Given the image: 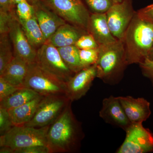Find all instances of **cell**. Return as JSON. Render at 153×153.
I'll return each mask as SVG.
<instances>
[{
    "label": "cell",
    "instance_id": "32",
    "mask_svg": "<svg viewBox=\"0 0 153 153\" xmlns=\"http://www.w3.org/2000/svg\"><path fill=\"white\" fill-rule=\"evenodd\" d=\"M137 13L141 18L153 23V4L141 9Z\"/></svg>",
    "mask_w": 153,
    "mask_h": 153
},
{
    "label": "cell",
    "instance_id": "19",
    "mask_svg": "<svg viewBox=\"0 0 153 153\" xmlns=\"http://www.w3.org/2000/svg\"><path fill=\"white\" fill-rule=\"evenodd\" d=\"M29 66V64L24 60L14 56L0 76L12 85L24 86L23 83L27 74Z\"/></svg>",
    "mask_w": 153,
    "mask_h": 153
},
{
    "label": "cell",
    "instance_id": "13",
    "mask_svg": "<svg viewBox=\"0 0 153 153\" xmlns=\"http://www.w3.org/2000/svg\"><path fill=\"white\" fill-rule=\"evenodd\" d=\"M99 116L106 123L120 128L125 131L131 124L118 97L111 95L103 100Z\"/></svg>",
    "mask_w": 153,
    "mask_h": 153
},
{
    "label": "cell",
    "instance_id": "23",
    "mask_svg": "<svg viewBox=\"0 0 153 153\" xmlns=\"http://www.w3.org/2000/svg\"><path fill=\"white\" fill-rule=\"evenodd\" d=\"M8 33L1 34L0 39V75L11 63L14 57Z\"/></svg>",
    "mask_w": 153,
    "mask_h": 153
},
{
    "label": "cell",
    "instance_id": "12",
    "mask_svg": "<svg viewBox=\"0 0 153 153\" xmlns=\"http://www.w3.org/2000/svg\"><path fill=\"white\" fill-rule=\"evenodd\" d=\"M96 65L82 68L76 72L66 82V95L71 102L76 101L85 95L97 77Z\"/></svg>",
    "mask_w": 153,
    "mask_h": 153
},
{
    "label": "cell",
    "instance_id": "16",
    "mask_svg": "<svg viewBox=\"0 0 153 153\" xmlns=\"http://www.w3.org/2000/svg\"><path fill=\"white\" fill-rule=\"evenodd\" d=\"M88 32L93 36L99 46L110 44L117 40L111 32L106 13L91 14Z\"/></svg>",
    "mask_w": 153,
    "mask_h": 153
},
{
    "label": "cell",
    "instance_id": "26",
    "mask_svg": "<svg viewBox=\"0 0 153 153\" xmlns=\"http://www.w3.org/2000/svg\"><path fill=\"white\" fill-rule=\"evenodd\" d=\"M16 5V13L19 19L28 20L35 15L34 6L29 4L27 0H23Z\"/></svg>",
    "mask_w": 153,
    "mask_h": 153
},
{
    "label": "cell",
    "instance_id": "36",
    "mask_svg": "<svg viewBox=\"0 0 153 153\" xmlns=\"http://www.w3.org/2000/svg\"><path fill=\"white\" fill-rule=\"evenodd\" d=\"M123 1V0H113V1L114 4L121 2H122Z\"/></svg>",
    "mask_w": 153,
    "mask_h": 153
},
{
    "label": "cell",
    "instance_id": "11",
    "mask_svg": "<svg viewBox=\"0 0 153 153\" xmlns=\"http://www.w3.org/2000/svg\"><path fill=\"white\" fill-rule=\"evenodd\" d=\"M8 34L13 47L14 56L29 64L36 63L37 50L30 44L18 18H16L15 15L9 25Z\"/></svg>",
    "mask_w": 153,
    "mask_h": 153
},
{
    "label": "cell",
    "instance_id": "17",
    "mask_svg": "<svg viewBox=\"0 0 153 153\" xmlns=\"http://www.w3.org/2000/svg\"><path fill=\"white\" fill-rule=\"evenodd\" d=\"M88 33L85 30L66 23L60 26L46 43L57 48L74 45L81 36Z\"/></svg>",
    "mask_w": 153,
    "mask_h": 153
},
{
    "label": "cell",
    "instance_id": "27",
    "mask_svg": "<svg viewBox=\"0 0 153 153\" xmlns=\"http://www.w3.org/2000/svg\"><path fill=\"white\" fill-rule=\"evenodd\" d=\"M74 45L79 49H97L99 47L93 36L89 33L81 36Z\"/></svg>",
    "mask_w": 153,
    "mask_h": 153
},
{
    "label": "cell",
    "instance_id": "28",
    "mask_svg": "<svg viewBox=\"0 0 153 153\" xmlns=\"http://www.w3.org/2000/svg\"><path fill=\"white\" fill-rule=\"evenodd\" d=\"M8 110L0 107V134L1 135L8 131L13 126Z\"/></svg>",
    "mask_w": 153,
    "mask_h": 153
},
{
    "label": "cell",
    "instance_id": "20",
    "mask_svg": "<svg viewBox=\"0 0 153 153\" xmlns=\"http://www.w3.org/2000/svg\"><path fill=\"white\" fill-rule=\"evenodd\" d=\"M18 19L28 41L35 49H39L46 43L44 34L35 15L28 20Z\"/></svg>",
    "mask_w": 153,
    "mask_h": 153
},
{
    "label": "cell",
    "instance_id": "37",
    "mask_svg": "<svg viewBox=\"0 0 153 153\" xmlns=\"http://www.w3.org/2000/svg\"><path fill=\"white\" fill-rule=\"evenodd\" d=\"M27 1H30V2H31L33 3V4H35L37 3L38 0H27Z\"/></svg>",
    "mask_w": 153,
    "mask_h": 153
},
{
    "label": "cell",
    "instance_id": "7",
    "mask_svg": "<svg viewBox=\"0 0 153 153\" xmlns=\"http://www.w3.org/2000/svg\"><path fill=\"white\" fill-rule=\"evenodd\" d=\"M70 102L71 101L65 94L44 96L35 115L25 125L35 128L49 125L59 116Z\"/></svg>",
    "mask_w": 153,
    "mask_h": 153
},
{
    "label": "cell",
    "instance_id": "33",
    "mask_svg": "<svg viewBox=\"0 0 153 153\" xmlns=\"http://www.w3.org/2000/svg\"><path fill=\"white\" fill-rule=\"evenodd\" d=\"M13 5L12 0H0V11L7 13L12 12Z\"/></svg>",
    "mask_w": 153,
    "mask_h": 153
},
{
    "label": "cell",
    "instance_id": "4",
    "mask_svg": "<svg viewBox=\"0 0 153 153\" xmlns=\"http://www.w3.org/2000/svg\"><path fill=\"white\" fill-rule=\"evenodd\" d=\"M49 125L41 128L13 126L1 135L0 153H13L17 150L33 146L47 147V136Z\"/></svg>",
    "mask_w": 153,
    "mask_h": 153
},
{
    "label": "cell",
    "instance_id": "25",
    "mask_svg": "<svg viewBox=\"0 0 153 153\" xmlns=\"http://www.w3.org/2000/svg\"><path fill=\"white\" fill-rule=\"evenodd\" d=\"M92 13H105L114 4L113 0H85Z\"/></svg>",
    "mask_w": 153,
    "mask_h": 153
},
{
    "label": "cell",
    "instance_id": "21",
    "mask_svg": "<svg viewBox=\"0 0 153 153\" xmlns=\"http://www.w3.org/2000/svg\"><path fill=\"white\" fill-rule=\"evenodd\" d=\"M39 95L30 88L22 87L0 101V107L7 110L15 108L29 102Z\"/></svg>",
    "mask_w": 153,
    "mask_h": 153
},
{
    "label": "cell",
    "instance_id": "3",
    "mask_svg": "<svg viewBox=\"0 0 153 153\" xmlns=\"http://www.w3.org/2000/svg\"><path fill=\"white\" fill-rule=\"evenodd\" d=\"M98 49V59L96 64L97 77L106 84H118L128 66L123 42L117 40L110 44L100 45Z\"/></svg>",
    "mask_w": 153,
    "mask_h": 153
},
{
    "label": "cell",
    "instance_id": "24",
    "mask_svg": "<svg viewBox=\"0 0 153 153\" xmlns=\"http://www.w3.org/2000/svg\"><path fill=\"white\" fill-rule=\"evenodd\" d=\"M99 49H79L80 63L82 68L95 65L98 59Z\"/></svg>",
    "mask_w": 153,
    "mask_h": 153
},
{
    "label": "cell",
    "instance_id": "1",
    "mask_svg": "<svg viewBox=\"0 0 153 153\" xmlns=\"http://www.w3.org/2000/svg\"><path fill=\"white\" fill-rule=\"evenodd\" d=\"M71 103L49 125L47 139L50 153H74L80 149L84 133L72 111Z\"/></svg>",
    "mask_w": 153,
    "mask_h": 153
},
{
    "label": "cell",
    "instance_id": "9",
    "mask_svg": "<svg viewBox=\"0 0 153 153\" xmlns=\"http://www.w3.org/2000/svg\"><path fill=\"white\" fill-rule=\"evenodd\" d=\"M123 142L117 153H146L153 152V133L142 123H131L126 131Z\"/></svg>",
    "mask_w": 153,
    "mask_h": 153
},
{
    "label": "cell",
    "instance_id": "14",
    "mask_svg": "<svg viewBox=\"0 0 153 153\" xmlns=\"http://www.w3.org/2000/svg\"><path fill=\"white\" fill-rule=\"evenodd\" d=\"M128 118L131 123H143L151 115L150 103L143 97H118Z\"/></svg>",
    "mask_w": 153,
    "mask_h": 153
},
{
    "label": "cell",
    "instance_id": "10",
    "mask_svg": "<svg viewBox=\"0 0 153 153\" xmlns=\"http://www.w3.org/2000/svg\"><path fill=\"white\" fill-rule=\"evenodd\" d=\"M131 0L114 4L106 12L107 21L111 32L117 40H122L136 13Z\"/></svg>",
    "mask_w": 153,
    "mask_h": 153
},
{
    "label": "cell",
    "instance_id": "2",
    "mask_svg": "<svg viewBox=\"0 0 153 153\" xmlns=\"http://www.w3.org/2000/svg\"><path fill=\"white\" fill-rule=\"evenodd\" d=\"M128 65L139 64L149 57L153 46V23L137 12L123 40Z\"/></svg>",
    "mask_w": 153,
    "mask_h": 153
},
{
    "label": "cell",
    "instance_id": "31",
    "mask_svg": "<svg viewBox=\"0 0 153 153\" xmlns=\"http://www.w3.org/2000/svg\"><path fill=\"white\" fill-rule=\"evenodd\" d=\"M13 153H50L46 146H36L15 151Z\"/></svg>",
    "mask_w": 153,
    "mask_h": 153
},
{
    "label": "cell",
    "instance_id": "34",
    "mask_svg": "<svg viewBox=\"0 0 153 153\" xmlns=\"http://www.w3.org/2000/svg\"><path fill=\"white\" fill-rule=\"evenodd\" d=\"M148 58H151V59H153V46L152 48V50H151L149 55V57H148Z\"/></svg>",
    "mask_w": 153,
    "mask_h": 153
},
{
    "label": "cell",
    "instance_id": "15",
    "mask_svg": "<svg viewBox=\"0 0 153 153\" xmlns=\"http://www.w3.org/2000/svg\"><path fill=\"white\" fill-rule=\"evenodd\" d=\"M34 7L35 16L47 42L57 29L66 22L46 6Z\"/></svg>",
    "mask_w": 153,
    "mask_h": 153
},
{
    "label": "cell",
    "instance_id": "5",
    "mask_svg": "<svg viewBox=\"0 0 153 153\" xmlns=\"http://www.w3.org/2000/svg\"><path fill=\"white\" fill-rule=\"evenodd\" d=\"M23 86L42 95L66 94V82L45 71L37 63L29 64Z\"/></svg>",
    "mask_w": 153,
    "mask_h": 153
},
{
    "label": "cell",
    "instance_id": "29",
    "mask_svg": "<svg viewBox=\"0 0 153 153\" xmlns=\"http://www.w3.org/2000/svg\"><path fill=\"white\" fill-rule=\"evenodd\" d=\"M23 87L12 85L0 76V101Z\"/></svg>",
    "mask_w": 153,
    "mask_h": 153
},
{
    "label": "cell",
    "instance_id": "35",
    "mask_svg": "<svg viewBox=\"0 0 153 153\" xmlns=\"http://www.w3.org/2000/svg\"><path fill=\"white\" fill-rule=\"evenodd\" d=\"M23 0H12L13 2V3L14 5L17 4L18 3L22 1Z\"/></svg>",
    "mask_w": 153,
    "mask_h": 153
},
{
    "label": "cell",
    "instance_id": "18",
    "mask_svg": "<svg viewBox=\"0 0 153 153\" xmlns=\"http://www.w3.org/2000/svg\"><path fill=\"white\" fill-rule=\"evenodd\" d=\"M44 97L40 94L23 105L8 110L14 126L25 125L30 122L35 115Z\"/></svg>",
    "mask_w": 153,
    "mask_h": 153
},
{
    "label": "cell",
    "instance_id": "8",
    "mask_svg": "<svg viewBox=\"0 0 153 153\" xmlns=\"http://www.w3.org/2000/svg\"><path fill=\"white\" fill-rule=\"evenodd\" d=\"M36 63L66 83L75 74L64 63L57 47L49 43H45L37 50Z\"/></svg>",
    "mask_w": 153,
    "mask_h": 153
},
{
    "label": "cell",
    "instance_id": "6",
    "mask_svg": "<svg viewBox=\"0 0 153 153\" xmlns=\"http://www.w3.org/2000/svg\"><path fill=\"white\" fill-rule=\"evenodd\" d=\"M44 2L46 7L65 22L88 32L91 14L81 0H44Z\"/></svg>",
    "mask_w": 153,
    "mask_h": 153
},
{
    "label": "cell",
    "instance_id": "30",
    "mask_svg": "<svg viewBox=\"0 0 153 153\" xmlns=\"http://www.w3.org/2000/svg\"><path fill=\"white\" fill-rule=\"evenodd\" d=\"M139 64L143 75L150 80L153 86V59L147 57Z\"/></svg>",
    "mask_w": 153,
    "mask_h": 153
},
{
    "label": "cell",
    "instance_id": "22",
    "mask_svg": "<svg viewBox=\"0 0 153 153\" xmlns=\"http://www.w3.org/2000/svg\"><path fill=\"white\" fill-rule=\"evenodd\" d=\"M57 48L64 63L73 72L76 73L83 68L79 59V49L75 45Z\"/></svg>",
    "mask_w": 153,
    "mask_h": 153
}]
</instances>
